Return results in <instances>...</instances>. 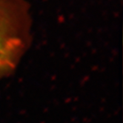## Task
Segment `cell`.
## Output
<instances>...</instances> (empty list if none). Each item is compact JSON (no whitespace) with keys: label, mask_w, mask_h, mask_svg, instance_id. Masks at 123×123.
<instances>
[{"label":"cell","mask_w":123,"mask_h":123,"mask_svg":"<svg viewBox=\"0 0 123 123\" xmlns=\"http://www.w3.org/2000/svg\"><path fill=\"white\" fill-rule=\"evenodd\" d=\"M28 45L27 26L0 10V84L16 72Z\"/></svg>","instance_id":"obj_1"}]
</instances>
